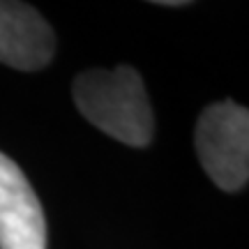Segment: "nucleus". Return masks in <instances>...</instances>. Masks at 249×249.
Here are the masks:
<instances>
[{
    "mask_svg": "<svg viewBox=\"0 0 249 249\" xmlns=\"http://www.w3.org/2000/svg\"><path fill=\"white\" fill-rule=\"evenodd\" d=\"M157 5H161V7H180V5H187V2H180V0H160Z\"/></svg>",
    "mask_w": 249,
    "mask_h": 249,
    "instance_id": "obj_5",
    "label": "nucleus"
},
{
    "mask_svg": "<svg viewBox=\"0 0 249 249\" xmlns=\"http://www.w3.org/2000/svg\"><path fill=\"white\" fill-rule=\"evenodd\" d=\"M194 143L208 178L224 192L249 182V108L219 102L205 108L196 123Z\"/></svg>",
    "mask_w": 249,
    "mask_h": 249,
    "instance_id": "obj_2",
    "label": "nucleus"
},
{
    "mask_svg": "<svg viewBox=\"0 0 249 249\" xmlns=\"http://www.w3.org/2000/svg\"><path fill=\"white\" fill-rule=\"evenodd\" d=\"M0 249H46L42 203L23 171L0 152Z\"/></svg>",
    "mask_w": 249,
    "mask_h": 249,
    "instance_id": "obj_3",
    "label": "nucleus"
},
{
    "mask_svg": "<svg viewBox=\"0 0 249 249\" xmlns=\"http://www.w3.org/2000/svg\"><path fill=\"white\" fill-rule=\"evenodd\" d=\"M81 116L116 141L145 148L155 134V116L141 74L120 65L116 70H88L71 86Z\"/></svg>",
    "mask_w": 249,
    "mask_h": 249,
    "instance_id": "obj_1",
    "label": "nucleus"
},
{
    "mask_svg": "<svg viewBox=\"0 0 249 249\" xmlns=\"http://www.w3.org/2000/svg\"><path fill=\"white\" fill-rule=\"evenodd\" d=\"M55 53V35L42 14L26 2H0V62L35 71Z\"/></svg>",
    "mask_w": 249,
    "mask_h": 249,
    "instance_id": "obj_4",
    "label": "nucleus"
}]
</instances>
